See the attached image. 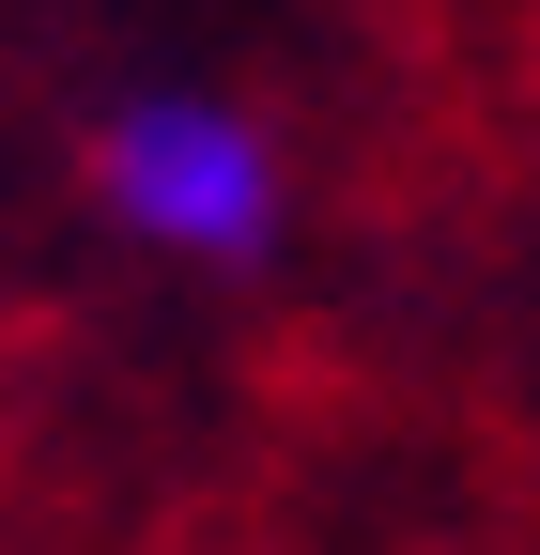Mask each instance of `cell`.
<instances>
[{"mask_svg":"<svg viewBox=\"0 0 540 555\" xmlns=\"http://www.w3.org/2000/svg\"><path fill=\"white\" fill-rule=\"evenodd\" d=\"M108 217L140 247H185V262H247L262 232H279V155L217 108V93H140L108 124Z\"/></svg>","mask_w":540,"mask_h":555,"instance_id":"cell-1","label":"cell"}]
</instances>
